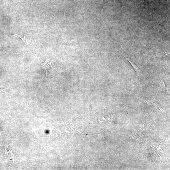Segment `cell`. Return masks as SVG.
Instances as JSON below:
<instances>
[{"mask_svg": "<svg viewBox=\"0 0 170 170\" xmlns=\"http://www.w3.org/2000/svg\"><path fill=\"white\" fill-rule=\"evenodd\" d=\"M41 64L43 68L46 71V75L47 76L48 73V71L52 67V61H51L49 59L47 58L46 61L43 63H42Z\"/></svg>", "mask_w": 170, "mask_h": 170, "instance_id": "1", "label": "cell"}, {"mask_svg": "<svg viewBox=\"0 0 170 170\" xmlns=\"http://www.w3.org/2000/svg\"><path fill=\"white\" fill-rule=\"evenodd\" d=\"M123 56H124L126 58V59H127V60H128L130 63L131 64V66H132L133 67V68L134 70L136 72L137 74L138 75L140 76H142V74L141 73V70L136 65H135V64L130 59H129V57H126L125 56L123 55Z\"/></svg>", "mask_w": 170, "mask_h": 170, "instance_id": "2", "label": "cell"}, {"mask_svg": "<svg viewBox=\"0 0 170 170\" xmlns=\"http://www.w3.org/2000/svg\"><path fill=\"white\" fill-rule=\"evenodd\" d=\"M159 84H160V86H161L163 88L166 92H168L169 93V92L168 91V89H167V87H166V84H165L163 81L162 80H161L159 81Z\"/></svg>", "mask_w": 170, "mask_h": 170, "instance_id": "3", "label": "cell"}, {"mask_svg": "<svg viewBox=\"0 0 170 170\" xmlns=\"http://www.w3.org/2000/svg\"></svg>", "mask_w": 170, "mask_h": 170, "instance_id": "4", "label": "cell"}]
</instances>
